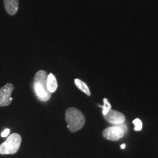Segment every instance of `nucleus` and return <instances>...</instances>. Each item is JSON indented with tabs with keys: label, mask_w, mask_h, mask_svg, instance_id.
Listing matches in <instances>:
<instances>
[{
	"label": "nucleus",
	"mask_w": 158,
	"mask_h": 158,
	"mask_svg": "<svg viewBox=\"0 0 158 158\" xmlns=\"http://www.w3.org/2000/svg\"><path fill=\"white\" fill-rule=\"evenodd\" d=\"M103 102H104L103 106H100V107H102V114H103V116H105L108 113V111H109L110 109H111V105L110 104V102H108V99L106 98L103 99Z\"/></svg>",
	"instance_id": "nucleus-10"
},
{
	"label": "nucleus",
	"mask_w": 158,
	"mask_h": 158,
	"mask_svg": "<svg viewBox=\"0 0 158 158\" xmlns=\"http://www.w3.org/2000/svg\"><path fill=\"white\" fill-rule=\"evenodd\" d=\"M9 133H10V129H8V128H6V129H5V130L2 132V133H1V136L3 138L7 137V136L9 135Z\"/></svg>",
	"instance_id": "nucleus-12"
},
{
	"label": "nucleus",
	"mask_w": 158,
	"mask_h": 158,
	"mask_svg": "<svg viewBox=\"0 0 158 158\" xmlns=\"http://www.w3.org/2000/svg\"><path fill=\"white\" fill-rule=\"evenodd\" d=\"M4 5L8 14L14 15L19 10V0H4Z\"/></svg>",
	"instance_id": "nucleus-7"
},
{
	"label": "nucleus",
	"mask_w": 158,
	"mask_h": 158,
	"mask_svg": "<svg viewBox=\"0 0 158 158\" xmlns=\"http://www.w3.org/2000/svg\"><path fill=\"white\" fill-rule=\"evenodd\" d=\"M48 74L44 70H39L35 74L34 79V89L36 96L40 100L46 102L50 100L51 93L47 87Z\"/></svg>",
	"instance_id": "nucleus-1"
},
{
	"label": "nucleus",
	"mask_w": 158,
	"mask_h": 158,
	"mask_svg": "<svg viewBox=\"0 0 158 158\" xmlns=\"http://www.w3.org/2000/svg\"><path fill=\"white\" fill-rule=\"evenodd\" d=\"M125 147H126L125 143H123V144H122V145H121V149H125Z\"/></svg>",
	"instance_id": "nucleus-13"
},
{
	"label": "nucleus",
	"mask_w": 158,
	"mask_h": 158,
	"mask_svg": "<svg viewBox=\"0 0 158 158\" xmlns=\"http://www.w3.org/2000/svg\"><path fill=\"white\" fill-rule=\"evenodd\" d=\"M13 89L14 86L10 83L0 89V106H7L11 103L13 100L11 94Z\"/></svg>",
	"instance_id": "nucleus-5"
},
{
	"label": "nucleus",
	"mask_w": 158,
	"mask_h": 158,
	"mask_svg": "<svg viewBox=\"0 0 158 158\" xmlns=\"http://www.w3.org/2000/svg\"><path fill=\"white\" fill-rule=\"evenodd\" d=\"M21 144V135L18 133H13L0 145V155H14L19 150Z\"/></svg>",
	"instance_id": "nucleus-3"
},
{
	"label": "nucleus",
	"mask_w": 158,
	"mask_h": 158,
	"mask_svg": "<svg viewBox=\"0 0 158 158\" xmlns=\"http://www.w3.org/2000/svg\"><path fill=\"white\" fill-rule=\"evenodd\" d=\"M128 132V127L126 124H116L111 127H107L102 132V135L109 141H116L121 139Z\"/></svg>",
	"instance_id": "nucleus-4"
},
{
	"label": "nucleus",
	"mask_w": 158,
	"mask_h": 158,
	"mask_svg": "<svg viewBox=\"0 0 158 158\" xmlns=\"http://www.w3.org/2000/svg\"><path fill=\"white\" fill-rule=\"evenodd\" d=\"M105 119L113 125L121 124L125 122V116L122 113L117 110L110 109L106 115L104 116Z\"/></svg>",
	"instance_id": "nucleus-6"
},
{
	"label": "nucleus",
	"mask_w": 158,
	"mask_h": 158,
	"mask_svg": "<svg viewBox=\"0 0 158 158\" xmlns=\"http://www.w3.org/2000/svg\"><path fill=\"white\" fill-rule=\"evenodd\" d=\"M65 120L70 132L80 130L85 124V117L81 111L76 108H69L65 112Z\"/></svg>",
	"instance_id": "nucleus-2"
},
{
	"label": "nucleus",
	"mask_w": 158,
	"mask_h": 158,
	"mask_svg": "<svg viewBox=\"0 0 158 158\" xmlns=\"http://www.w3.org/2000/svg\"><path fill=\"white\" fill-rule=\"evenodd\" d=\"M133 124L135 125V128L134 130L135 131H141L142 130V127H143V124H142V122L141 119L139 118H135V119L133 121Z\"/></svg>",
	"instance_id": "nucleus-11"
},
{
	"label": "nucleus",
	"mask_w": 158,
	"mask_h": 158,
	"mask_svg": "<svg viewBox=\"0 0 158 158\" xmlns=\"http://www.w3.org/2000/svg\"><path fill=\"white\" fill-rule=\"evenodd\" d=\"M47 87L49 92L51 94L56 92L58 87V84H57V81L56 77L54 76V74L50 73L48 75V78H47Z\"/></svg>",
	"instance_id": "nucleus-8"
},
{
	"label": "nucleus",
	"mask_w": 158,
	"mask_h": 158,
	"mask_svg": "<svg viewBox=\"0 0 158 158\" xmlns=\"http://www.w3.org/2000/svg\"><path fill=\"white\" fill-rule=\"evenodd\" d=\"M75 84H76L77 87H78L81 91H82L84 93L86 94V95H88V96L91 95L89 88L88 87V86L86 85V83L80 80V79L76 78V79H75Z\"/></svg>",
	"instance_id": "nucleus-9"
}]
</instances>
